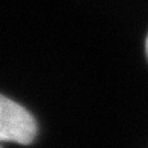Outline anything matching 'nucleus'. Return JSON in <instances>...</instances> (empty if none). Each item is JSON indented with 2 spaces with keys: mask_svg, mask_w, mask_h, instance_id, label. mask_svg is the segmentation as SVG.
Segmentation results:
<instances>
[{
  "mask_svg": "<svg viewBox=\"0 0 148 148\" xmlns=\"http://www.w3.org/2000/svg\"><path fill=\"white\" fill-rule=\"evenodd\" d=\"M0 148H2V147H0Z\"/></svg>",
  "mask_w": 148,
  "mask_h": 148,
  "instance_id": "3",
  "label": "nucleus"
},
{
  "mask_svg": "<svg viewBox=\"0 0 148 148\" xmlns=\"http://www.w3.org/2000/svg\"><path fill=\"white\" fill-rule=\"evenodd\" d=\"M38 125L32 113L0 94V142L29 145L35 140Z\"/></svg>",
  "mask_w": 148,
  "mask_h": 148,
  "instance_id": "1",
  "label": "nucleus"
},
{
  "mask_svg": "<svg viewBox=\"0 0 148 148\" xmlns=\"http://www.w3.org/2000/svg\"><path fill=\"white\" fill-rule=\"evenodd\" d=\"M145 53H147V58H148V35H147V39H145Z\"/></svg>",
  "mask_w": 148,
  "mask_h": 148,
  "instance_id": "2",
  "label": "nucleus"
}]
</instances>
